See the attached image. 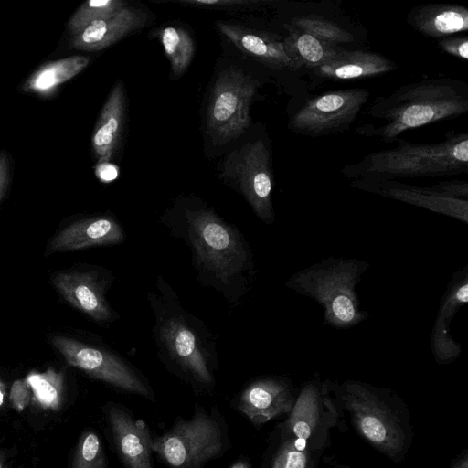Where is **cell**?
Segmentation results:
<instances>
[{
    "mask_svg": "<svg viewBox=\"0 0 468 468\" xmlns=\"http://www.w3.org/2000/svg\"><path fill=\"white\" fill-rule=\"evenodd\" d=\"M161 222L190 250L198 281L219 292L229 303H238L248 292L254 269L251 249L232 224L200 202L176 205Z\"/></svg>",
    "mask_w": 468,
    "mask_h": 468,
    "instance_id": "1",
    "label": "cell"
},
{
    "mask_svg": "<svg viewBox=\"0 0 468 468\" xmlns=\"http://www.w3.org/2000/svg\"><path fill=\"white\" fill-rule=\"evenodd\" d=\"M147 299L159 360L196 394L213 393L218 360L216 340L208 327L185 309L162 275L156 277Z\"/></svg>",
    "mask_w": 468,
    "mask_h": 468,
    "instance_id": "2",
    "label": "cell"
},
{
    "mask_svg": "<svg viewBox=\"0 0 468 468\" xmlns=\"http://www.w3.org/2000/svg\"><path fill=\"white\" fill-rule=\"evenodd\" d=\"M467 112V82L452 78L425 79L376 98L367 109V115L381 123L361 126L356 133L391 143L406 131Z\"/></svg>",
    "mask_w": 468,
    "mask_h": 468,
    "instance_id": "3",
    "label": "cell"
},
{
    "mask_svg": "<svg viewBox=\"0 0 468 468\" xmlns=\"http://www.w3.org/2000/svg\"><path fill=\"white\" fill-rule=\"evenodd\" d=\"M396 141V147L372 152L345 165L340 173L350 179L395 180L455 176L468 171L466 132L441 143L412 144L403 138Z\"/></svg>",
    "mask_w": 468,
    "mask_h": 468,
    "instance_id": "4",
    "label": "cell"
},
{
    "mask_svg": "<svg viewBox=\"0 0 468 468\" xmlns=\"http://www.w3.org/2000/svg\"><path fill=\"white\" fill-rule=\"evenodd\" d=\"M369 265L359 259L328 257L293 273L285 285L318 303L324 324L348 329L368 316L360 308L356 286Z\"/></svg>",
    "mask_w": 468,
    "mask_h": 468,
    "instance_id": "5",
    "label": "cell"
},
{
    "mask_svg": "<svg viewBox=\"0 0 468 468\" xmlns=\"http://www.w3.org/2000/svg\"><path fill=\"white\" fill-rule=\"evenodd\" d=\"M231 448L229 427L218 406L208 411L197 405L189 419L177 417L152 450L167 468H204Z\"/></svg>",
    "mask_w": 468,
    "mask_h": 468,
    "instance_id": "6",
    "label": "cell"
},
{
    "mask_svg": "<svg viewBox=\"0 0 468 468\" xmlns=\"http://www.w3.org/2000/svg\"><path fill=\"white\" fill-rule=\"evenodd\" d=\"M65 361L112 388L156 401L155 393L144 374L112 349L63 335L51 339Z\"/></svg>",
    "mask_w": 468,
    "mask_h": 468,
    "instance_id": "7",
    "label": "cell"
},
{
    "mask_svg": "<svg viewBox=\"0 0 468 468\" xmlns=\"http://www.w3.org/2000/svg\"><path fill=\"white\" fill-rule=\"evenodd\" d=\"M259 81L235 67L222 70L211 92L207 111V133L217 144L241 135L250 125V105Z\"/></svg>",
    "mask_w": 468,
    "mask_h": 468,
    "instance_id": "8",
    "label": "cell"
},
{
    "mask_svg": "<svg viewBox=\"0 0 468 468\" xmlns=\"http://www.w3.org/2000/svg\"><path fill=\"white\" fill-rule=\"evenodd\" d=\"M222 175L237 186L262 222H274L271 155L261 139L231 152L225 160Z\"/></svg>",
    "mask_w": 468,
    "mask_h": 468,
    "instance_id": "9",
    "label": "cell"
},
{
    "mask_svg": "<svg viewBox=\"0 0 468 468\" xmlns=\"http://www.w3.org/2000/svg\"><path fill=\"white\" fill-rule=\"evenodd\" d=\"M369 98L367 89L327 91L307 100L290 117L289 128L296 134L319 137L349 129Z\"/></svg>",
    "mask_w": 468,
    "mask_h": 468,
    "instance_id": "10",
    "label": "cell"
},
{
    "mask_svg": "<svg viewBox=\"0 0 468 468\" xmlns=\"http://www.w3.org/2000/svg\"><path fill=\"white\" fill-rule=\"evenodd\" d=\"M103 412L113 449L123 467L154 468L153 437L147 423L118 402L105 404Z\"/></svg>",
    "mask_w": 468,
    "mask_h": 468,
    "instance_id": "11",
    "label": "cell"
},
{
    "mask_svg": "<svg viewBox=\"0 0 468 468\" xmlns=\"http://www.w3.org/2000/svg\"><path fill=\"white\" fill-rule=\"evenodd\" d=\"M112 282V276L105 270L59 272L52 278L54 287L69 303L100 323L118 318L106 298Z\"/></svg>",
    "mask_w": 468,
    "mask_h": 468,
    "instance_id": "12",
    "label": "cell"
},
{
    "mask_svg": "<svg viewBox=\"0 0 468 468\" xmlns=\"http://www.w3.org/2000/svg\"><path fill=\"white\" fill-rule=\"evenodd\" d=\"M351 186L468 223V200L450 197L437 184L423 187L395 180L353 179Z\"/></svg>",
    "mask_w": 468,
    "mask_h": 468,
    "instance_id": "13",
    "label": "cell"
},
{
    "mask_svg": "<svg viewBox=\"0 0 468 468\" xmlns=\"http://www.w3.org/2000/svg\"><path fill=\"white\" fill-rule=\"evenodd\" d=\"M468 303V267L456 271L441 298L431 331V351L438 363L454 361L461 354L460 344L450 335V324L462 306Z\"/></svg>",
    "mask_w": 468,
    "mask_h": 468,
    "instance_id": "14",
    "label": "cell"
},
{
    "mask_svg": "<svg viewBox=\"0 0 468 468\" xmlns=\"http://www.w3.org/2000/svg\"><path fill=\"white\" fill-rule=\"evenodd\" d=\"M125 239L122 225L112 215L76 220L58 232L48 244L51 252L112 246Z\"/></svg>",
    "mask_w": 468,
    "mask_h": 468,
    "instance_id": "15",
    "label": "cell"
},
{
    "mask_svg": "<svg viewBox=\"0 0 468 468\" xmlns=\"http://www.w3.org/2000/svg\"><path fill=\"white\" fill-rule=\"evenodd\" d=\"M218 29L239 49L276 70H299L298 64L286 53L283 41L269 33L218 21Z\"/></svg>",
    "mask_w": 468,
    "mask_h": 468,
    "instance_id": "16",
    "label": "cell"
},
{
    "mask_svg": "<svg viewBox=\"0 0 468 468\" xmlns=\"http://www.w3.org/2000/svg\"><path fill=\"white\" fill-rule=\"evenodd\" d=\"M287 397L284 380L260 378L248 383L234 398L232 404L253 425L260 426L282 411Z\"/></svg>",
    "mask_w": 468,
    "mask_h": 468,
    "instance_id": "17",
    "label": "cell"
},
{
    "mask_svg": "<svg viewBox=\"0 0 468 468\" xmlns=\"http://www.w3.org/2000/svg\"><path fill=\"white\" fill-rule=\"evenodd\" d=\"M147 21L144 11L126 6L113 16L93 22L72 36L70 47L83 51H99L142 28Z\"/></svg>",
    "mask_w": 468,
    "mask_h": 468,
    "instance_id": "18",
    "label": "cell"
},
{
    "mask_svg": "<svg viewBox=\"0 0 468 468\" xmlns=\"http://www.w3.org/2000/svg\"><path fill=\"white\" fill-rule=\"evenodd\" d=\"M397 68V63L377 53L342 48L329 61L309 72L323 80H352L382 75Z\"/></svg>",
    "mask_w": 468,
    "mask_h": 468,
    "instance_id": "19",
    "label": "cell"
},
{
    "mask_svg": "<svg viewBox=\"0 0 468 468\" xmlns=\"http://www.w3.org/2000/svg\"><path fill=\"white\" fill-rule=\"evenodd\" d=\"M407 22L421 35L440 39L468 30V9L452 4L418 5L408 13Z\"/></svg>",
    "mask_w": 468,
    "mask_h": 468,
    "instance_id": "20",
    "label": "cell"
},
{
    "mask_svg": "<svg viewBox=\"0 0 468 468\" xmlns=\"http://www.w3.org/2000/svg\"><path fill=\"white\" fill-rule=\"evenodd\" d=\"M124 90L118 81L106 100L92 135L98 163L110 162L117 148L124 116Z\"/></svg>",
    "mask_w": 468,
    "mask_h": 468,
    "instance_id": "21",
    "label": "cell"
},
{
    "mask_svg": "<svg viewBox=\"0 0 468 468\" xmlns=\"http://www.w3.org/2000/svg\"><path fill=\"white\" fill-rule=\"evenodd\" d=\"M288 36L283 39L287 55L300 69L312 70L333 58L342 48L326 43L289 24L285 25Z\"/></svg>",
    "mask_w": 468,
    "mask_h": 468,
    "instance_id": "22",
    "label": "cell"
},
{
    "mask_svg": "<svg viewBox=\"0 0 468 468\" xmlns=\"http://www.w3.org/2000/svg\"><path fill=\"white\" fill-rule=\"evenodd\" d=\"M90 58L75 55L48 62L34 71L22 86L27 93L49 94L59 85L80 73L89 64Z\"/></svg>",
    "mask_w": 468,
    "mask_h": 468,
    "instance_id": "23",
    "label": "cell"
},
{
    "mask_svg": "<svg viewBox=\"0 0 468 468\" xmlns=\"http://www.w3.org/2000/svg\"><path fill=\"white\" fill-rule=\"evenodd\" d=\"M28 383L33 402L44 410H58L63 401L64 375L48 367L45 372H31L25 378Z\"/></svg>",
    "mask_w": 468,
    "mask_h": 468,
    "instance_id": "24",
    "label": "cell"
},
{
    "mask_svg": "<svg viewBox=\"0 0 468 468\" xmlns=\"http://www.w3.org/2000/svg\"><path fill=\"white\" fill-rule=\"evenodd\" d=\"M159 38L170 61L172 72L176 76L182 75L195 53L192 37L182 27H165L160 30Z\"/></svg>",
    "mask_w": 468,
    "mask_h": 468,
    "instance_id": "25",
    "label": "cell"
},
{
    "mask_svg": "<svg viewBox=\"0 0 468 468\" xmlns=\"http://www.w3.org/2000/svg\"><path fill=\"white\" fill-rule=\"evenodd\" d=\"M289 25L326 43L342 47L354 41V35L339 23L320 16L304 15L293 17Z\"/></svg>",
    "mask_w": 468,
    "mask_h": 468,
    "instance_id": "26",
    "label": "cell"
},
{
    "mask_svg": "<svg viewBox=\"0 0 468 468\" xmlns=\"http://www.w3.org/2000/svg\"><path fill=\"white\" fill-rule=\"evenodd\" d=\"M122 0H90L83 3L71 16L68 29L72 36L81 32L93 22L108 19L126 7Z\"/></svg>",
    "mask_w": 468,
    "mask_h": 468,
    "instance_id": "27",
    "label": "cell"
},
{
    "mask_svg": "<svg viewBox=\"0 0 468 468\" xmlns=\"http://www.w3.org/2000/svg\"><path fill=\"white\" fill-rule=\"evenodd\" d=\"M72 468H108V459L98 433L86 431L80 436L74 457Z\"/></svg>",
    "mask_w": 468,
    "mask_h": 468,
    "instance_id": "28",
    "label": "cell"
},
{
    "mask_svg": "<svg viewBox=\"0 0 468 468\" xmlns=\"http://www.w3.org/2000/svg\"><path fill=\"white\" fill-rule=\"evenodd\" d=\"M438 46L446 53L459 59H468V37L466 36H449L438 39Z\"/></svg>",
    "mask_w": 468,
    "mask_h": 468,
    "instance_id": "29",
    "label": "cell"
},
{
    "mask_svg": "<svg viewBox=\"0 0 468 468\" xmlns=\"http://www.w3.org/2000/svg\"><path fill=\"white\" fill-rule=\"evenodd\" d=\"M360 429L375 443H381L387 438V430L375 416L365 415L360 420Z\"/></svg>",
    "mask_w": 468,
    "mask_h": 468,
    "instance_id": "30",
    "label": "cell"
},
{
    "mask_svg": "<svg viewBox=\"0 0 468 468\" xmlns=\"http://www.w3.org/2000/svg\"><path fill=\"white\" fill-rule=\"evenodd\" d=\"M9 398L16 410L21 412L25 409L31 398V389L26 379H19L12 384Z\"/></svg>",
    "mask_w": 468,
    "mask_h": 468,
    "instance_id": "31",
    "label": "cell"
},
{
    "mask_svg": "<svg viewBox=\"0 0 468 468\" xmlns=\"http://www.w3.org/2000/svg\"><path fill=\"white\" fill-rule=\"evenodd\" d=\"M180 3L188 4L192 5L197 6H205V7H220V6H236V5H261L266 4V1H250V0H184L180 1Z\"/></svg>",
    "mask_w": 468,
    "mask_h": 468,
    "instance_id": "32",
    "label": "cell"
},
{
    "mask_svg": "<svg viewBox=\"0 0 468 468\" xmlns=\"http://www.w3.org/2000/svg\"><path fill=\"white\" fill-rule=\"evenodd\" d=\"M10 180V162L7 154L0 151V201L4 197Z\"/></svg>",
    "mask_w": 468,
    "mask_h": 468,
    "instance_id": "33",
    "label": "cell"
},
{
    "mask_svg": "<svg viewBox=\"0 0 468 468\" xmlns=\"http://www.w3.org/2000/svg\"><path fill=\"white\" fill-rule=\"evenodd\" d=\"M98 177L105 182L112 181L118 176V167L110 162L98 163L96 169Z\"/></svg>",
    "mask_w": 468,
    "mask_h": 468,
    "instance_id": "34",
    "label": "cell"
},
{
    "mask_svg": "<svg viewBox=\"0 0 468 468\" xmlns=\"http://www.w3.org/2000/svg\"><path fill=\"white\" fill-rule=\"evenodd\" d=\"M229 468H250V464L246 458L240 456Z\"/></svg>",
    "mask_w": 468,
    "mask_h": 468,
    "instance_id": "35",
    "label": "cell"
},
{
    "mask_svg": "<svg viewBox=\"0 0 468 468\" xmlns=\"http://www.w3.org/2000/svg\"><path fill=\"white\" fill-rule=\"evenodd\" d=\"M3 386H4V385H3V382H2V380L0 379V387H3Z\"/></svg>",
    "mask_w": 468,
    "mask_h": 468,
    "instance_id": "36",
    "label": "cell"
},
{
    "mask_svg": "<svg viewBox=\"0 0 468 468\" xmlns=\"http://www.w3.org/2000/svg\"><path fill=\"white\" fill-rule=\"evenodd\" d=\"M0 468H2V463H1V462H0Z\"/></svg>",
    "mask_w": 468,
    "mask_h": 468,
    "instance_id": "37",
    "label": "cell"
}]
</instances>
